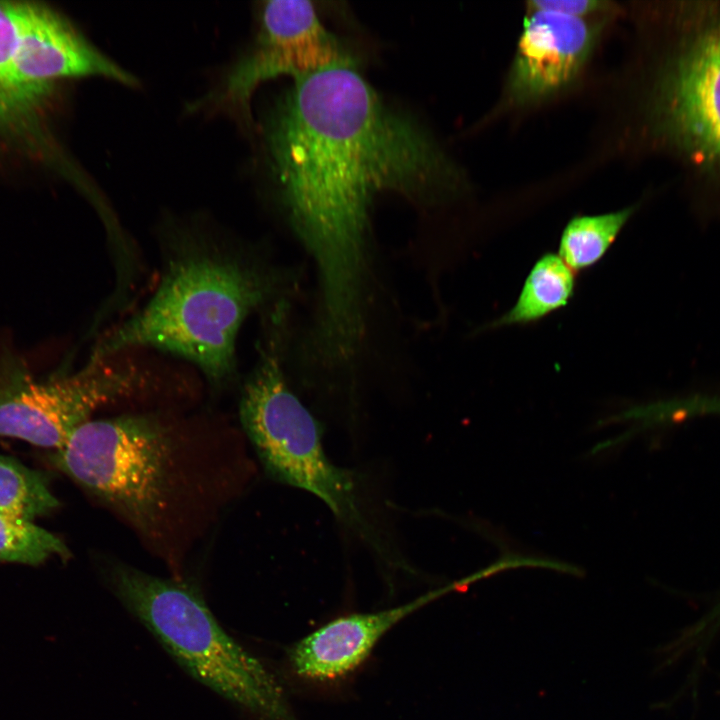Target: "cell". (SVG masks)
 I'll list each match as a JSON object with an SVG mask.
<instances>
[{
	"mask_svg": "<svg viewBox=\"0 0 720 720\" xmlns=\"http://www.w3.org/2000/svg\"><path fill=\"white\" fill-rule=\"evenodd\" d=\"M354 59L321 23L310 1L263 3L257 33L191 111L223 114L252 131L251 99L259 85L281 75L298 79Z\"/></svg>",
	"mask_w": 720,
	"mask_h": 720,
	"instance_id": "52a82bcc",
	"label": "cell"
},
{
	"mask_svg": "<svg viewBox=\"0 0 720 720\" xmlns=\"http://www.w3.org/2000/svg\"><path fill=\"white\" fill-rule=\"evenodd\" d=\"M269 171L297 238L313 258L321 345L362 342L370 268V210L382 192L425 205L455 173L427 131L343 61L294 80L262 124Z\"/></svg>",
	"mask_w": 720,
	"mask_h": 720,
	"instance_id": "6da1fadb",
	"label": "cell"
},
{
	"mask_svg": "<svg viewBox=\"0 0 720 720\" xmlns=\"http://www.w3.org/2000/svg\"><path fill=\"white\" fill-rule=\"evenodd\" d=\"M598 32V25L583 18L530 10L507 81L511 101L534 102L568 85L589 57Z\"/></svg>",
	"mask_w": 720,
	"mask_h": 720,
	"instance_id": "9c48e42d",
	"label": "cell"
},
{
	"mask_svg": "<svg viewBox=\"0 0 720 720\" xmlns=\"http://www.w3.org/2000/svg\"><path fill=\"white\" fill-rule=\"evenodd\" d=\"M117 598L195 679L263 720H297L268 668L218 623L191 586L105 560Z\"/></svg>",
	"mask_w": 720,
	"mask_h": 720,
	"instance_id": "3957f363",
	"label": "cell"
},
{
	"mask_svg": "<svg viewBox=\"0 0 720 720\" xmlns=\"http://www.w3.org/2000/svg\"><path fill=\"white\" fill-rule=\"evenodd\" d=\"M185 440L154 415L89 420L49 464L150 538L164 536L189 491Z\"/></svg>",
	"mask_w": 720,
	"mask_h": 720,
	"instance_id": "277c9868",
	"label": "cell"
},
{
	"mask_svg": "<svg viewBox=\"0 0 720 720\" xmlns=\"http://www.w3.org/2000/svg\"><path fill=\"white\" fill-rule=\"evenodd\" d=\"M143 385L137 368L90 357L71 373L37 377L10 336H0V435L61 448L99 407L130 397Z\"/></svg>",
	"mask_w": 720,
	"mask_h": 720,
	"instance_id": "8992f818",
	"label": "cell"
},
{
	"mask_svg": "<svg viewBox=\"0 0 720 720\" xmlns=\"http://www.w3.org/2000/svg\"><path fill=\"white\" fill-rule=\"evenodd\" d=\"M282 313L260 346L240 398L242 426L274 480L320 499L345 526L380 551L377 530L356 474L325 452L322 427L291 391L281 366Z\"/></svg>",
	"mask_w": 720,
	"mask_h": 720,
	"instance_id": "5b68a950",
	"label": "cell"
},
{
	"mask_svg": "<svg viewBox=\"0 0 720 720\" xmlns=\"http://www.w3.org/2000/svg\"><path fill=\"white\" fill-rule=\"evenodd\" d=\"M654 114L679 149L720 166V15L695 26L667 62L655 88Z\"/></svg>",
	"mask_w": 720,
	"mask_h": 720,
	"instance_id": "ba28073f",
	"label": "cell"
},
{
	"mask_svg": "<svg viewBox=\"0 0 720 720\" xmlns=\"http://www.w3.org/2000/svg\"><path fill=\"white\" fill-rule=\"evenodd\" d=\"M279 273L200 236H182L147 304L98 343L91 356L153 347L197 365L210 384L228 382L247 316L279 292Z\"/></svg>",
	"mask_w": 720,
	"mask_h": 720,
	"instance_id": "7a4b0ae2",
	"label": "cell"
},
{
	"mask_svg": "<svg viewBox=\"0 0 720 720\" xmlns=\"http://www.w3.org/2000/svg\"><path fill=\"white\" fill-rule=\"evenodd\" d=\"M45 472L0 454V511L27 520L47 515L60 506Z\"/></svg>",
	"mask_w": 720,
	"mask_h": 720,
	"instance_id": "5bb4252c",
	"label": "cell"
},
{
	"mask_svg": "<svg viewBox=\"0 0 720 720\" xmlns=\"http://www.w3.org/2000/svg\"><path fill=\"white\" fill-rule=\"evenodd\" d=\"M575 290L573 270L559 255L548 253L530 270L514 306L491 327L523 325L565 306Z\"/></svg>",
	"mask_w": 720,
	"mask_h": 720,
	"instance_id": "7c38bea8",
	"label": "cell"
},
{
	"mask_svg": "<svg viewBox=\"0 0 720 720\" xmlns=\"http://www.w3.org/2000/svg\"><path fill=\"white\" fill-rule=\"evenodd\" d=\"M463 584L464 580L448 584L393 608L338 617L290 649V666L298 677L306 680L343 678L367 659L378 641L397 623Z\"/></svg>",
	"mask_w": 720,
	"mask_h": 720,
	"instance_id": "30bf717a",
	"label": "cell"
},
{
	"mask_svg": "<svg viewBox=\"0 0 720 720\" xmlns=\"http://www.w3.org/2000/svg\"><path fill=\"white\" fill-rule=\"evenodd\" d=\"M634 211L635 207H628L572 218L562 232L559 256L572 270L593 266L606 254Z\"/></svg>",
	"mask_w": 720,
	"mask_h": 720,
	"instance_id": "4fadbf2b",
	"label": "cell"
},
{
	"mask_svg": "<svg viewBox=\"0 0 720 720\" xmlns=\"http://www.w3.org/2000/svg\"><path fill=\"white\" fill-rule=\"evenodd\" d=\"M25 4L0 1V152L16 145L22 153L37 157L47 136L44 109L56 85L39 76L26 51Z\"/></svg>",
	"mask_w": 720,
	"mask_h": 720,
	"instance_id": "8fae6325",
	"label": "cell"
},
{
	"mask_svg": "<svg viewBox=\"0 0 720 720\" xmlns=\"http://www.w3.org/2000/svg\"><path fill=\"white\" fill-rule=\"evenodd\" d=\"M53 556L71 557L62 539L31 520L0 511V561L39 565Z\"/></svg>",
	"mask_w": 720,
	"mask_h": 720,
	"instance_id": "9a60e30c",
	"label": "cell"
},
{
	"mask_svg": "<svg viewBox=\"0 0 720 720\" xmlns=\"http://www.w3.org/2000/svg\"><path fill=\"white\" fill-rule=\"evenodd\" d=\"M529 10H546L582 18V16L609 9V2L598 0H533Z\"/></svg>",
	"mask_w": 720,
	"mask_h": 720,
	"instance_id": "2e32d148",
	"label": "cell"
}]
</instances>
